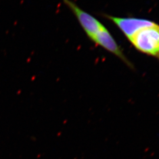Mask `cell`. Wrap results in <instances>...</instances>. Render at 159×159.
<instances>
[{"label":"cell","instance_id":"1","mask_svg":"<svg viewBox=\"0 0 159 159\" xmlns=\"http://www.w3.org/2000/svg\"><path fill=\"white\" fill-rule=\"evenodd\" d=\"M129 41L138 51L159 60V25L142 29Z\"/></svg>","mask_w":159,"mask_h":159},{"label":"cell","instance_id":"2","mask_svg":"<svg viewBox=\"0 0 159 159\" xmlns=\"http://www.w3.org/2000/svg\"><path fill=\"white\" fill-rule=\"evenodd\" d=\"M66 6L74 14L80 25L88 37L91 40L96 34L104 27L96 18L80 8L71 0H63Z\"/></svg>","mask_w":159,"mask_h":159},{"label":"cell","instance_id":"3","mask_svg":"<svg viewBox=\"0 0 159 159\" xmlns=\"http://www.w3.org/2000/svg\"><path fill=\"white\" fill-rule=\"evenodd\" d=\"M105 17L113 22L129 40L142 29L152 27L156 24L153 21L142 18H120L108 15H105Z\"/></svg>","mask_w":159,"mask_h":159},{"label":"cell","instance_id":"4","mask_svg":"<svg viewBox=\"0 0 159 159\" xmlns=\"http://www.w3.org/2000/svg\"><path fill=\"white\" fill-rule=\"evenodd\" d=\"M92 41L97 45L102 47L106 50L113 54L123 61L130 68H133L132 63L125 57L123 52L117 44L116 41L114 39L111 34L105 27L100 30L92 39Z\"/></svg>","mask_w":159,"mask_h":159}]
</instances>
